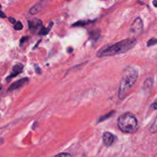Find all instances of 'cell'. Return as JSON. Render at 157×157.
Returning a JSON list of instances; mask_svg holds the SVG:
<instances>
[{
  "label": "cell",
  "mask_w": 157,
  "mask_h": 157,
  "mask_svg": "<svg viewBox=\"0 0 157 157\" xmlns=\"http://www.w3.org/2000/svg\"><path fill=\"white\" fill-rule=\"evenodd\" d=\"M155 44H157V38H151V39L149 40L148 42H147V46H148V47L155 45Z\"/></svg>",
  "instance_id": "cell-14"
},
{
  "label": "cell",
  "mask_w": 157,
  "mask_h": 157,
  "mask_svg": "<svg viewBox=\"0 0 157 157\" xmlns=\"http://www.w3.org/2000/svg\"><path fill=\"white\" fill-rule=\"evenodd\" d=\"M67 52H68L69 53H71V52H73V48H69V49L67 50Z\"/></svg>",
  "instance_id": "cell-23"
},
{
  "label": "cell",
  "mask_w": 157,
  "mask_h": 157,
  "mask_svg": "<svg viewBox=\"0 0 157 157\" xmlns=\"http://www.w3.org/2000/svg\"><path fill=\"white\" fill-rule=\"evenodd\" d=\"M41 9H42V7H41V4H40L39 3V4H37V5H35V6H33V7L30 9L29 12H30L32 15H35V14L39 12L40 11H41Z\"/></svg>",
  "instance_id": "cell-11"
},
{
  "label": "cell",
  "mask_w": 157,
  "mask_h": 157,
  "mask_svg": "<svg viewBox=\"0 0 157 157\" xmlns=\"http://www.w3.org/2000/svg\"><path fill=\"white\" fill-rule=\"evenodd\" d=\"M29 81V78H21V79L18 80V81H15L14 82L13 84H12L10 85V87H9L8 89V91H12L14 90H16V89L19 88V87H22V86L25 85L26 84H28Z\"/></svg>",
  "instance_id": "cell-6"
},
{
  "label": "cell",
  "mask_w": 157,
  "mask_h": 157,
  "mask_svg": "<svg viewBox=\"0 0 157 157\" xmlns=\"http://www.w3.org/2000/svg\"><path fill=\"white\" fill-rule=\"evenodd\" d=\"M0 90H1V87H0Z\"/></svg>",
  "instance_id": "cell-24"
},
{
  "label": "cell",
  "mask_w": 157,
  "mask_h": 157,
  "mask_svg": "<svg viewBox=\"0 0 157 157\" xmlns=\"http://www.w3.org/2000/svg\"><path fill=\"white\" fill-rule=\"evenodd\" d=\"M54 157H72L71 155L69 154V153H59V154L56 155Z\"/></svg>",
  "instance_id": "cell-17"
},
{
  "label": "cell",
  "mask_w": 157,
  "mask_h": 157,
  "mask_svg": "<svg viewBox=\"0 0 157 157\" xmlns=\"http://www.w3.org/2000/svg\"><path fill=\"white\" fill-rule=\"evenodd\" d=\"M0 17H1V18H6V15H5V13H3L2 12H1V11H0Z\"/></svg>",
  "instance_id": "cell-21"
},
{
  "label": "cell",
  "mask_w": 157,
  "mask_h": 157,
  "mask_svg": "<svg viewBox=\"0 0 157 157\" xmlns=\"http://www.w3.org/2000/svg\"><path fill=\"white\" fill-rule=\"evenodd\" d=\"M29 39V37H24V38H22L21 39V41H20V42H21V44H22L23 42H24V41H25L26 40H28Z\"/></svg>",
  "instance_id": "cell-19"
},
{
  "label": "cell",
  "mask_w": 157,
  "mask_h": 157,
  "mask_svg": "<svg viewBox=\"0 0 157 157\" xmlns=\"http://www.w3.org/2000/svg\"><path fill=\"white\" fill-rule=\"evenodd\" d=\"M29 29L30 32L33 34H39L40 31L43 28L42 21L38 18H34L32 20H29Z\"/></svg>",
  "instance_id": "cell-4"
},
{
  "label": "cell",
  "mask_w": 157,
  "mask_h": 157,
  "mask_svg": "<svg viewBox=\"0 0 157 157\" xmlns=\"http://www.w3.org/2000/svg\"><path fill=\"white\" fill-rule=\"evenodd\" d=\"M136 39L135 38H127V39L122 40L119 42L116 43L112 45L107 46V47L103 48L102 49L98 52L97 56L101 58V57L106 56H113L115 55H119V54L125 53L128 52L133 47L136 45Z\"/></svg>",
  "instance_id": "cell-1"
},
{
  "label": "cell",
  "mask_w": 157,
  "mask_h": 157,
  "mask_svg": "<svg viewBox=\"0 0 157 157\" xmlns=\"http://www.w3.org/2000/svg\"><path fill=\"white\" fill-rule=\"evenodd\" d=\"M153 85V79L152 78H147L144 84V89L146 91H149L152 89Z\"/></svg>",
  "instance_id": "cell-9"
},
{
  "label": "cell",
  "mask_w": 157,
  "mask_h": 157,
  "mask_svg": "<svg viewBox=\"0 0 157 157\" xmlns=\"http://www.w3.org/2000/svg\"><path fill=\"white\" fill-rule=\"evenodd\" d=\"M150 132L151 133H156L157 132V119L156 121L154 122V124H153V126L151 127V129H150Z\"/></svg>",
  "instance_id": "cell-16"
},
{
  "label": "cell",
  "mask_w": 157,
  "mask_h": 157,
  "mask_svg": "<svg viewBox=\"0 0 157 157\" xmlns=\"http://www.w3.org/2000/svg\"><path fill=\"white\" fill-rule=\"evenodd\" d=\"M117 125L124 133H134L138 129V121L133 113L127 112L118 118Z\"/></svg>",
  "instance_id": "cell-3"
},
{
  "label": "cell",
  "mask_w": 157,
  "mask_h": 157,
  "mask_svg": "<svg viewBox=\"0 0 157 157\" xmlns=\"http://www.w3.org/2000/svg\"><path fill=\"white\" fill-rule=\"evenodd\" d=\"M113 113H114V111H111L110 113H107V114L104 115V116L101 117L99 119V122H101V121H105V120L107 119V118L110 117H111V115L113 114Z\"/></svg>",
  "instance_id": "cell-15"
},
{
  "label": "cell",
  "mask_w": 157,
  "mask_h": 157,
  "mask_svg": "<svg viewBox=\"0 0 157 157\" xmlns=\"http://www.w3.org/2000/svg\"><path fill=\"white\" fill-rule=\"evenodd\" d=\"M92 21H90V20H88V21H78V22L75 23V24L73 25V26H83V25H87L89 24L90 22H91Z\"/></svg>",
  "instance_id": "cell-12"
},
{
  "label": "cell",
  "mask_w": 157,
  "mask_h": 157,
  "mask_svg": "<svg viewBox=\"0 0 157 157\" xmlns=\"http://www.w3.org/2000/svg\"><path fill=\"white\" fill-rule=\"evenodd\" d=\"M9 21H10V22L12 23V24H15V23H16V21H15V19L14 18H12V17H9Z\"/></svg>",
  "instance_id": "cell-18"
},
{
  "label": "cell",
  "mask_w": 157,
  "mask_h": 157,
  "mask_svg": "<svg viewBox=\"0 0 157 157\" xmlns=\"http://www.w3.org/2000/svg\"><path fill=\"white\" fill-rule=\"evenodd\" d=\"M143 21L140 18H137L134 20L130 27V32L133 34H139L143 29Z\"/></svg>",
  "instance_id": "cell-5"
},
{
  "label": "cell",
  "mask_w": 157,
  "mask_h": 157,
  "mask_svg": "<svg viewBox=\"0 0 157 157\" xmlns=\"http://www.w3.org/2000/svg\"><path fill=\"white\" fill-rule=\"evenodd\" d=\"M138 70L136 67L128 66L124 69L119 87V98L124 99L129 90L133 87L138 78Z\"/></svg>",
  "instance_id": "cell-2"
},
{
  "label": "cell",
  "mask_w": 157,
  "mask_h": 157,
  "mask_svg": "<svg viewBox=\"0 0 157 157\" xmlns=\"http://www.w3.org/2000/svg\"><path fill=\"white\" fill-rule=\"evenodd\" d=\"M52 26H53V22H51L50 24H49V25L48 26L47 28L43 27L42 29H41V30L40 31V32H39V34H38V35H42V36L48 35V34L49 33V32H50V30H51V29H52Z\"/></svg>",
  "instance_id": "cell-10"
},
{
  "label": "cell",
  "mask_w": 157,
  "mask_h": 157,
  "mask_svg": "<svg viewBox=\"0 0 157 157\" xmlns=\"http://www.w3.org/2000/svg\"><path fill=\"white\" fill-rule=\"evenodd\" d=\"M0 7H1V6H0Z\"/></svg>",
  "instance_id": "cell-25"
},
{
  "label": "cell",
  "mask_w": 157,
  "mask_h": 157,
  "mask_svg": "<svg viewBox=\"0 0 157 157\" xmlns=\"http://www.w3.org/2000/svg\"><path fill=\"white\" fill-rule=\"evenodd\" d=\"M153 109H154V110H157V100L156 101H155L154 103H153Z\"/></svg>",
  "instance_id": "cell-20"
},
{
  "label": "cell",
  "mask_w": 157,
  "mask_h": 157,
  "mask_svg": "<svg viewBox=\"0 0 157 157\" xmlns=\"http://www.w3.org/2000/svg\"><path fill=\"white\" fill-rule=\"evenodd\" d=\"M114 136L111 133L109 132H105L103 135V143L106 147H110L114 142Z\"/></svg>",
  "instance_id": "cell-7"
},
{
  "label": "cell",
  "mask_w": 157,
  "mask_h": 157,
  "mask_svg": "<svg viewBox=\"0 0 157 157\" xmlns=\"http://www.w3.org/2000/svg\"><path fill=\"white\" fill-rule=\"evenodd\" d=\"M14 29L17 31L21 30V29H23V25L22 24H21V21H17V22L15 24V25H14Z\"/></svg>",
  "instance_id": "cell-13"
},
{
  "label": "cell",
  "mask_w": 157,
  "mask_h": 157,
  "mask_svg": "<svg viewBox=\"0 0 157 157\" xmlns=\"http://www.w3.org/2000/svg\"><path fill=\"white\" fill-rule=\"evenodd\" d=\"M153 5H154V6L157 7V0H154V1H153Z\"/></svg>",
  "instance_id": "cell-22"
},
{
  "label": "cell",
  "mask_w": 157,
  "mask_h": 157,
  "mask_svg": "<svg viewBox=\"0 0 157 157\" xmlns=\"http://www.w3.org/2000/svg\"><path fill=\"white\" fill-rule=\"evenodd\" d=\"M23 65L21 64H17L12 67V71L11 75H9V77L7 78V81L10 80L12 78H14V77H16L17 75H19L20 73H21L23 71Z\"/></svg>",
  "instance_id": "cell-8"
}]
</instances>
